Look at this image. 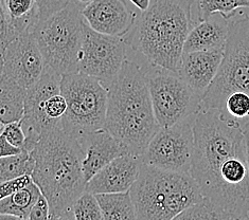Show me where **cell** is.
Returning a JSON list of instances; mask_svg holds the SVG:
<instances>
[{"label": "cell", "instance_id": "obj_1", "mask_svg": "<svg viewBox=\"0 0 249 220\" xmlns=\"http://www.w3.org/2000/svg\"><path fill=\"white\" fill-rule=\"evenodd\" d=\"M190 175L205 199L235 219L249 215V169L241 127L214 110H199L194 123Z\"/></svg>", "mask_w": 249, "mask_h": 220}, {"label": "cell", "instance_id": "obj_2", "mask_svg": "<svg viewBox=\"0 0 249 220\" xmlns=\"http://www.w3.org/2000/svg\"><path fill=\"white\" fill-rule=\"evenodd\" d=\"M30 153L35 163L32 181L48 201L51 217L57 220L71 211L74 201L85 192L84 152L80 141L60 124L41 135Z\"/></svg>", "mask_w": 249, "mask_h": 220}, {"label": "cell", "instance_id": "obj_3", "mask_svg": "<svg viewBox=\"0 0 249 220\" xmlns=\"http://www.w3.org/2000/svg\"><path fill=\"white\" fill-rule=\"evenodd\" d=\"M105 87L107 110L104 129L130 153L141 157L160 128L143 71L136 63L125 59L120 72Z\"/></svg>", "mask_w": 249, "mask_h": 220}, {"label": "cell", "instance_id": "obj_4", "mask_svg": "<svg viewBox=\"0 0 249 220\" xmlns=\"http://www.w3.org/2000/svg\"><path fill=\"white\" fill-rule=\"evenodd\" d=\"M193 0H151L128 39L151 65L177 72L192 19Z\"/></svg>", "mask_w": 249, "mask_h": 220}, {"label": "cell", "instance_id": "obj_5", "mask_svg": "<svg viewBox=\"0 0 249 220\" xmlns=\"http://www.w3.org/2000/svg\"><path fill=\"white\" fill-rule=\"evenodd\" d=\"M128 192L137 220H172L204 199L190 174L164 170L143 162Z\"/></svg>", "mask_w": 249, "mask_h": 220}, {"label": "cell", "instance_id": "obj_6", "mask_svg": "<svg viewBox=\"0 0 249 220\" xmlns=\"http://www.w3.org/2000/svg\"><path fill=\"white\" fill-rule=\"evenodd\" d=\"M83 7L71 0L57 13L46 19H38L31 30L45 65L60 75L79 72L84 38Z\"/></svg>", "mask_w": 249, "mask_h": 220}, {"label": "cell", "instance_id": "obj_7", "mask_svg": "<svg viewBox=\"0 0 249 220\" xmlns=\"http://www.w3.org/2000/svg\"><path fill=\"white\" fill-rule=\"evenodd\" d=\"M61 93L67 103L61 126L68 135L79 140L104 128L107 89L99 80L81 72L62 75Z\"/></svg>", "mask_w": 249, "mask_h": 220}, {"label": "cell", "instance_id": "obj_8", "mask_svg": "<svg viewBox=\"0 0 249 220\" xmlns=\"http://www.w3.org/2000/svg\"><path fill=\"white\" fill-rule=\"evenodd\" d=\"M232 93L249 98V16L229 23L221 66L201 97L200 110H217Z\"/></svg>", "mask_w": 249, "mask_h": 220}, {"label": "cell", "instance_id": "obj_9", "mask_svg": "<svg viewBox=\"0 0 249 220\" xmlns=\"http://www.w3.org/2000/svg\"><path fill=\"white\" fill-rule=\"evenodd\" d=\"M159 127H169L196 115L201 97L177 72L154 66L143 71Z\"/></svg>", "mask_w": 249, "mask_h": 220}, {"label": "cell", "instance_id": "obj_10", "mask_svg": "<svg viewBox=\"0 0 249 220\" xmlns=\"http://www.w3.org/2000/svg\"><path fill=\"white\" fill-rule=\"evenodd\" d=\"M196 115L169 127H160L142 153V162L164 170L190 174Z\"/></svg>", "mask_w": 249, "mask_h": 220}, {"label": "cell", "instance_id": "obj_11", "mask_svg": "<svg viewBox=\"0 0 249 220\" xmlns=\"http://www.w3.org/2000/svg\"><path fill=\"white\" fill-rule=\"evenodd\" d=\"M84 38L79 61V72L108 85L120 72L126 59V41L123 37L101 34L84 21Z\"/></svg>", "mask_w": 249, "mask_h": 220}, {"label": "cell", "instance_id": "obj_12", "mask_svg": "<svg viewBox=\"0 0 249 220\" xmlns=\"http://www.w3.org/2000/svg\"><path fill=\"white\" fill-rule=\"evenodd\" d=\"M62 75L45 66L38 81L29 87L25 97V108L21 124L26 134V144L23 151L32 152L41 135L58 126L60 123L47 118L44 111L45 102L50 97L61 92Z\"/></svg>", "mask_w": 249, "mask_h": 220}, {"label": "cell", "instance_id": "obj_13", "mask_svg": "<svg viewBox=\"0 0 249 220\" xmlns=\"http://www.w3.org/2000/svg\"><path fill=\"white\" fill-rule=\"evenodd\" d=\"M2 55V73L25 89L38 81L46 66L31 31L23 32L12 40L5 47Z\"/></svg>", "mask_w": 249, "mask_h": 220}, {"label": "cell", "instance_id": "obj_14", "mask_svg": "<svg viewBox=\"0 0 249 220\" xmlns=\"http://www.w3.org/2000/svg\"><path fill=\"white\" fill-rule=\"evenodd\" d=\"M82 15L93 31L117 37L132 31L137 19L123 0H92L83 7Z\"/></svg>", "mask_w": 249, "mask_h": 220}, {"label": "cell", "instance_id": "obj_15", "mask_svg": "<svg viewBox=\"0 0 249 220\" xmlns=\"http://www.w3.org/2000/svg\"><path fill=\"white\" fill-rule=\"evenodd\" d=\"M142 165L140 156L123 154L112 160L86 183L85 192L111 194L128 192L139 176Z\"/></svg>", "mask_w": 249, "mask_h": 220}, {"label": "cell", "instance_id": "obj_16", "mask_svg": "<svg viewBox=\"0 0 249 220\" xmlns=\"http://www.w3.org/2000/svg\"><path fill=\"white\" fill-rule=\"evenodd\" d=\"M79 141L84 152L82 169L86 183L112 160L130 153L120 141L104 128L83 135Z\"/></svg>", "mask_w": 249, "mask_h": 220}, {"label": "cell", "instance_id": "obj_17", "mask_svg": "<svg viewBox=\"0 0 249 220\" xmlns=\"http://www.w3.org/2000/svg\"><path fill=\"white\" fill-rule=\"evenodd\" d=\"M224 56V49L183 52L177 73L198 93L204 96L217 73Z\"/></svg>", "mask_w": 249, "mask_h": 220}, {"label": "cell", "instance_id": "obj_18", "mask_svg": "<svg viewBox=\"0 0 249 220\" xmlns=\"http://www.w3.org/2000/svg\"><path fill=\"white\" fill-rule=\"evenodd\" d=\"M229 23L228 19L217 13L210 16L208 19L200 20L190 30L183 45V52L225 49Z\"/></svg>", "mask_w": 249, "mask_h": 220}, {"label": "cell", "instance_id": "obj_19", "mask_svg": "<svg viewBox=\"0 0 249 220\" xmlns=\"http://www.w3.org/2000/svg\"><path fill=\"white\" fill-rule=\"evenodd\" d=\"M27 89L2 73L0 75V121L4 124L20 121L25 108Z\"/></svg>", "mask_w": 249, "mask_h": 220}, {"label": "cell", "instance_id": "obj_20", "mask_svg": "<svg viewBox=\"0 0 249 220\" xmlns=\"http://www.w3.org/2000/svg\"><path fill=\"white\" fill-rule=\"evenodd\" d=\"M10 26L18 36L31 31L38 20L37 8L34 0H0Z\"/></svg>", "mask_w": 249, "mask_h": 220}, {"label": "cell", "instance_id": "obj_21", "mask_svg": "<svg viewBox=\"0 0 249 220\" xmlns=\"http://www.w3.org/2000/svg\"><path fill=\"white\" fill-rule=\"evenodd\" d=\"M102 210L104 220H137L129 192L94 195Z\"/></svg>", "mask_w": 249, "mask_h": 220}, {"label": "cell", "instance_id": "obj_22", "mask_svg": "<svg viewBox=\"0 0 249 220\" xmlns=\"http://www.w3.org/2000/svg\"><path fill=\"white\" fill-rule=\"evenodd\" d=\"M40 195V189L32 181L26 187L0 200V214H7V215L28 219L29 213Z\"/></svg>", "mask_w": 249, "mask_h": 220}, {"label": "cell", "instance_id": "obj_23", "mask_svg": "<svg viewBox=\"0 0 249 220\" xmlns=\"http://www.w3.org/2000/svg\"><path fill=\"white\" fill-rule=\"evenodd\" d=\"M34 164V159L27 151L0 158V183L25 175H31Z\"/></svg>", "mask_w": 249, "mask_h": 220}, {"label": "cell", "instance_id": "obj_24", "mask_svg": "<svg viewBox=\"0 0 249 220\" xmlns=\"http://www.w3.org/2000/svg\"><path fill=\"white\" fill-rule=\"evenodd\" d=\"M199 20L208 19L213 14H221L230 19L241 8H249V0H196Z\"/></svg>", "mask_w": 249, "mask_h": 220}, {"label": "cell", "instance_id": "obj_25", "mask_svg": "<svg viewBox=\"0 0 249 220\" xmlns=\"http://www.w3.org/2000/svg\"><path fill=\"white\" fill-rule=\"evenodd\" d=\"M172 220H236L230 214L221 210L210 201L203 199L183 210Z\"/></svg>", "mask_w": 249, "mask_h": 220}, {"label": "cell", "instance_id": "obj_26", "mask_svg": "<svg viewBox=\"0 0 249 220\" xmlns=\"http://www.w3.org/2000/svg\"><path fill=\"white\" fill-rule=\"evenodd\" d=\"M75 220H104L96 196L91 193L84 192L74 201L71 207Z\"/></svg>", "mask_w": 249, "mask_h": 220}, {"label": "cell", "instance_id": "obj_27", "mask_svg": "<svg viewBox=\"0 0 249 220\" xmlns=\"http://www.w3.org/2000/svg\"><path fill=\"white\" fill-rule=\"evenodd\" d=\"M66 110H67L66 100H65L64 96L61 92L50 97L45 102V106H44L45 115L53 122L60 123L61 118L65 115Z\"/></svg>", "mask_w": 249, "mask_h": 220}, {"label": "cell", "instance_id": "obj_28", "mask_svg": "<svg viewBox=\"0 0 249 220\" xmlns=\"http://www.w3.org/2000/svg\"><path fill=\"white\" fill-rule=\"evenodd\" d=\"M4 138L8 140L11 145H13L16 148L23 151L26 144V134L23 132L21 120L5 124V127L3 130Z\"/></svg>", "mask_w": 249, "mask_h": 220}, {"label": "cell", "instance_id": "obj_29", "mask_svg": "<svg viewBox=\"0 0 249 220\" xmlns=\"http://www.w3.org/2000/svg\"><path fill=\"white\" fill-rule=\"evenodd\" d=\"M37 8L38 19H46L63 10L71 0H34Z\"/></svg>", "mask_w": 249, "mask_h": 220}, {"label": "cell", "instance_id": "obj_30", "mask_svg": "<svg viewBox=\"0 0 249 220\" xmlns=\"http://www.w3.org/2000/svg\"><path fill=\"white\" fill-rule=\"evenodd\" d=\"M32 182L31 175H25L15 179L8 180L0 183V200L9 197V196L13 195L19 189L26 187L28 184Z\"/></svg>", "mask_w": 249, "mask_h": 220}, {"label": "cell", "instance_id": "obj_31", "mask_svg": "<svg viewBox=\"0 0 249 220\" xmlns=\"http://www.w3.org/2000/svg\"><path fill=\"white\" fill-rule=\"evenodd\" d=\"M17 35L12 30L8 17L5 15V12L2 8V4L0 2V51L3 52L12 40H14Z\"/></svg>", "mask_w": 249, "mask_h": 220}, {"label": "cell", "instance_id": "obj_32", "mask_svg": "<svg viewBox=\"0 0 249 220\" xmlns=\"http://www.w3.org/2000/svg\"><path fill=\"white\" fill-rule=\"evenodd\" d=\"M28 220H53L50 213V206L45 196L41 194L29 213Z\"/></svg>", "mask_w": 249, "mask_h": 220}, {"label": "cell", "instance_id": "obj_33", "mask_svg": "<svg viewBox=\"0 0 249 220\" xmlns=\"http://www.w3.org/2000/svg\"><path fill=\"white\" fill-rule=\"evenodd\" d=\"M21 152L19 148H16L13 145H11L8 140L4 138V135H0V158L13 156V154H17Z\"/></svg>", "mask_w": 249, "mask_h": 220}, {"label": "cell", "instance_id": "obj_34", "mask_svg": "<svg viewBox=\"0 0 249 220\" xmlns=\"http://www.w3.org/2000/svg\"><path fill=\"white\" fill-rule=\"evenodd\" d=\"M135 7H137L141 12H144L147 8H149L151 0H129Z\"/></svg>", "mask_w": 249, "mask_h": 220}, {"label": "cell", "instance_id": "obj_35", "mask_svg": "<svg viewBox=\"0 0 249 220\" xmlns=\"http://www.w3.org/2000/svg\"><path fill=\"white\" fill-rule=\"evenodd\" d=\"M243 134L245 136V143H246V154H247V162H248V169H249V124L245 125L242 128Z\"/></svg>", "mask_w": 249, "mask_h": 220}, {"label": "cell", "instance_id": "obj_36", "mask_svg": "<svg viewBox=\"0 0 249 220\" xmlns=\"http://www.w3.org/2000/svg\"><path fill=\"white\" fill-rule=\"evenodd\" d=\"M0 220H28V219H23L13 215H7V214H0Z\"/></svg>", "mask_w": 249, "mask_h": 220}, {"label": "cell", "instance_id": "obj_37", "mask_svg": "<svg viewBox=\"0 0 249 220\" xmlns=\"http://www.w3.org/2000/svg\"><path fill=\"white\" fill-rule=\"evenodd\" d=\"M57 220H75V218L73 216V213L70 211L66 214H64V215H62Z\"/></svg>", "mask_w": 249, "mask_h": 220}, {"label": "cell", "instance_id": "obj_38", "mask_svg": "<svg viewBox=\"0 0 249 220\" xmlns=\"http://www.w3.org/2000/svg\"><path fill=\"white\" fill-rule=\"evenodd\" d=\"M3 72V55H2V52L0 51V75L2 74Z\"/></svg>", "mask_w": 249, "mask_h": 220}, {"label": "cell", "instance_id": "obj_39", "mask_svg": "<svg viewBox=\"0 0 249 220\" xmlns=\"http://www.w3.org/2000/svg\"><path fill=\"white\" fill-rule=\"evenodd\" d=\"M74 1H76V2H79V3L83 4V5H85V4H87V3H89V2H91V1H92V0H74Z\"/></svg>", "mask_w": 249, "mask_h": 220}, {"label": "cell", "instance_id": "obj_40", "mask_svg": "<svg viewBox=\"0 0 249 220\" xmlns=\"http://www.w3.org/2000/svg\"><path fill=\"white\" fill-rule=\"evenodd\" d=\"M4 127H5V124H4L2 121H0V135H1L3 134Z\"/></svg>", "mask_w": 249, "mask_h": 220}, {"label": "cell", "instance_id": "obj_41", "mask_svg": "<svg viewBox=\"0 0 249 220\" xmlns=\"http://www.w3.org/2000/svg\"><path fill=\"white\" fill-rule=\"evenodd\" d=\"M236 220H249V215L244 216V217H242V218H239V219H236Z\"/></svg>", "mask_w": 249, "mask_h": 220}]
</instances>
